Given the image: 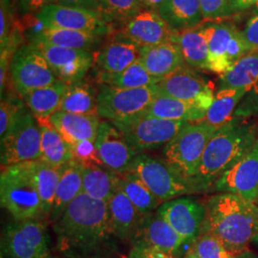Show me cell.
Listing matches in <instances>:
<instances>
[{
    "label": "cell",
    "instance_id": "1",
    "mask_svg": "<svg viewBox=\"0 0 258 258\" xmlns=\"http://www.w3.org/2000/svg\"><path fill=\"white\" fill-rule=\"evenodd\" d=\"M52 225L55 249L64 257L112 258L117 251L107 203L86 194H80Z\"/></svg>",
    "mask_w": 258,
    "mask_h": 258
},
{
    "label": "cell",
    "instance_id": "2",
    "mask_svg": "<svg viewBox=\"0 0 258 258\" xmlns=\"http://www.w3.org/2000/svg\"><path fill=\"white\" fill-rule=\"evenodd\" d=\"M206 204L202 232L211 233L235 257L258 234V205L237 194H219Z\"/></svg>",
    "mask_w": 258,
    "mask_h": 258
},
{
    "label": "cell",
    "instance_id": "3",
    "mask_svg": "<svg viewBox=\"0 0 258 258\" xmlns=\"http://www.w3.org/2000/svg\"><path fill=\"white\" fill-rule=\"evenodd\" d=\"M258 138L256 123L233 117L216 129L207 148L196 179L210 191L219 177L244 156Z\"/></svg>",
    "mask_w": 258,
    "mask_h": 258
},
{
    "label": "cell",
    "instance_id": "4",
    "mask_svg": "<svg viewBox=\"0 0 258 258\" xmlns=\"http://www.w3.org/2000/svg\"><path fill=\"white\" fill-rule=\"evenodd\" d=\"M129 171L138 176L163 203L184 195L209 191L196 178L185 177L164 159L146 153L136 157Z\"/></svg>",
    "mask_w": 258,
    "mask_h": 258
},
{
    "label": "cell",
    "instance_id": "5",
    "mask_svg": "<svg viewBox=\"0 0 258 258\" xmlns=\"http://www.w3.org/2000/svg\"><path fill=\"white\" fill-rule=\"evenodd\" d=\"M1 206L16 221L40 219L42 205L26 163L1 168Z\"/></svg>",
    "mask_w": 258,
    "mask_h": 258
},
{
    "label": "cell",
    "instance_id": "6",
    "mask_svg": "<svg viewBox=\"0 0 258 258\" xmlns=\"http://www.w3.org/2000/svg\"><path fill=\"white\" fill-rule=\"evenodd\" d=\"M216 127L205 122H187L163 148V159L188 178H196L204 151Z\"/></svg>",
    "mask_w": 258,
    "mask_h": 258
},
{
    "label": "cell",
    "instance_id": "7",
    "mask_svg": "<svg viewBox=\"0 0 258 258\" xmlns=\"http://www.w3.org/2000/svg\"><path fill=\"white\" fill-rule=\"evenodd\" d=\"M138 153L165 147L187 121L158 119L144 113L110 121Z\"/></svg>",
    "mask_w": 258,
    "mask_h": 258
},
{
    "label": "cell",
    "instance_id": "8",
    "mask_svg": "<svg viewBox=\"0 0 258 258\" xmlns=\"http://www.w3.org/2000/svg\"><path fill=\"white\" fill-rule=\"evenodd\" d=\"M1 141V168L40 160L41 132L36 117L25 106Z\"/></svg>",
    "mask_w": 258,
    "mask_h": 258
},
{
    "label": "cell",
    "instance_id": "9",
    "mask_svg": "<svg viewBox=\"0 0 258 258\" xmlns=\"http://www.w3.org/2000/svg\"><path fill=\"white\" fill-rule=\"evenodd\" d=\"M50 235L40 219L16 221L1 235V258H44L50 249Z\"/></svg>",
    "mask_w": 258,
    "mask_h": 258
},
{
    "label": "cell",
    "instance_id": "10",
    "mask_svg": "<svg viewBox=\"0 0 258 258\" xmlns=\"http://www.w3.org/2000/svg\"><path fill=\"white\" fill-rule=\"evenodd\" d=\"M158 93L157 84L132 89L100 84L98 90V115L108 121L139 115L147 110Z\"/></svg>",
    "mask_w": 258,
    "mask_h": 258
},
{
    "label": "cell",
    "instance_id": "11",
    "mask_svg": "<svg viewBox=\"0 0 258 258\" xmlns=\"http://www.w3.org/2000/svg\"><path fill=\"white\" fill-rule=\"evenodd\" d=\"M11 80L22 97L36 89L55 83L57 79L39 48L27 43L14 54L10 64Z\"/></svg>",
    "mask_w": 258,
    "mask_h": 258
},
{
    "label": "cell",
    "instance_id": "12",
    "mask_svg": "<svg viewBox=\"0 0 258 258\" xmlns=\"http://www.w3.org/2000/svg\"><path fill=\"white\" fill-rule=\"evenodd\" d=\"M158 213L184 239L191 244L202 232L206 219V204L194 197H179L162 204Z\"/></svg>",
    "mask_w": 258,
    "mask_h": 258
},
{
    "label": "cell",
    "instance_id": "13",
    "mask_svg": "<svg viewBox=\"0 0 258 258\" xmlns=\"http://www.w3.org/2000/svg\"><path fill=\"white\" fill-rule=\"evenodd\" d=\"M37 15L47 28H63L101 37L110 34L112 30L110 24L94 10L49 4Z\"/></svg>",
    "mask_w": 258,
    "mask_h": 258
},
{
    "label": "cell",
    "instance_id": "14",
    "mask_svg": "<svg viewBox=\"0 0 258 258\" xmlns=\"http://www.w3.org/2000/svg\"><path fill=\"white\" fill-rule=\"evenodd\" d=\"M157 86L161 95L194 103L207 111L215 96L210 83L186 66L162 79Z\"/></svg>",
    "mask_w": 258,
    "mask_h": 258
},
{
    "label": "cell",
    "instance_id": "15",
    "mask_svg": "<svg viewBox=\"0 0 258 258\" xmlns=\"http://www.w3.org/2000/svg\"><path fill=\"white\" fill-rule=\"evenodd\" d=\"M129 243L132 247L155 249L173 257L185 244L157 211L143 215Z\"/></svg>",
    "mask_w": 258,
    "mask_h": 258
},
{
    "label": "cell",
    "instance_id": "16",
    "mask_svg": "<svg viewBox=\"0 0 258 258\" xmlns=\"http://www.w3.org/2000/svg\"><path fill=\"white\" fill-rule=\"evenodd\" d=\"M213 189L220 194H237L257 204L258 138L249 151L219 177Z\"/></svg>",
    "mask_w": 258,
    "mask_h": 258
},
{
    "label": "cell",
    "instance_id": "17",
    "mask_svg": "<svg viewBox=\"0 0 258 258\" xmlns=\"http://www.w3.org/2000/svg\"><path fill=\"white\" fill-rule=\"evenodd\" d=\"M33 44L39 48L56 79L68 85L83 81L95 61L89 50L53 46L43 42Z\"/></svg>",
    "mask_w": 258,
    "mask_h": 258
},
{
    "label": "cell",
    "instance_id": "18",
    "mask_svg": "<svg viewBox=\"0 0 258 258\" xmlns=\"http://www.w3.org/2000/svg\"><path fill=\"white\" fill-rule=\"evenodd\" d=\"M102 165L120 174L130 169L138 153L110 121H102L95 142Z\"/></svg>",
    "mask_w": 258,
    "mask_h": 258
},
{
    "label": "cell",
    "instance_id": "19",
    "mask_svg": "<svg viewBox=\"0 0 258 258\" xmlns=\"http://www.w3.org/2000/svg\"><path fill=\"white\" fill-rule=\"evenodd\" d=\"M120 33L140 47H149L167 41L175 42L179 32L170 27L157 11L142 9L121 27Z\"/></svg>",
    "mask_w": 258,
    "mask_h": 258
},
{
    "label": "cell",
    "instance_id": "20",
    "mask_svg": "<svg viewBox=\"0 0 258 258\" xmlns=\"http://www.w3.org/2000/svg\"><path fill=\"white\" fill-rule=\"evenodd\" d=\"M141 47L128 37L118 33L102 46L95 57L101 73H119L140 58Z\"/></svg>",
    "mask_w": 258,
    "mask_h": 258
},
{
    "label": "cell",
    "instance_id": "21",
    "mask_svg": "<svg viewBox=\"0 0 258 258\" xmlns=\"http://www.w3.org/2000/svg\"><path fill=\"white\" fill-rule=\"evenodd\" d=\"M139 60L149 74L161 80L186 64L180 47L174 41L141 47Z\"/></svg>",
    "mask_w": 258,
    "mask_h": 258
},
{
    "label": "cell",
    "instance_id": "22",
    "mask_svg": "<svg viewBox=\"0 0 258 258\" xmlns=\"http://www.w3.org/2000/svg\"><path fill=\"white\" fill-rule=\"evenodd\" d=\"M50 120L70 146L83 141L95 143L102 122L99 116L74 114L64 111H56L50 117Z\"/></svg>",
    "mask_w": 258,
    "mask_h": 258
},
{
    "label": "cell",
    "instance_id": "23",
    "mask_svg": "<svg viewBox=\"0 0 258 258\" xmlns=\"http://www.w3.org/2000/svg\"><path fill=\"white\" fill-rule=\"evenodd\" d=\"M107 209L111 228L115 237L129 243L143 215L121 190L119 184L107 202Z\"/></svg>",
    "mask_w": 258,
    "mask_h": 258
},
{
    "label": "cell",
    "instance_id": "24",
    "mask_svg": "<svg viewBox=\"0 0 258 258\" xmlns=\"http://www.w3.org/2000/svg\"><path fill=\"white\" fill-rule=\"evenodd\" d=\"M144 114L163 120L197 122L205 119L207 110L194 103L158 93Z\"/></svg>",
    "mask_w": 258,
    "mask_h": 258
},
{
    "label": "cell",
    "instance_id": "25",
    "mask_svg": "<svg viewBox=\"0 0 258 258\" xmlns=\"http://www.w3.org/2000/svg\"><path fill=\"white\" fill-rule=\"evenodd\" d=\"M83 194V165L72 160L62 169L49 220L56 221L75 199Z\"/></svg>",
    "mask_w": 258,
    "mask_h": 258
},
{
    "label": "cell",
    "instance_id": "26",
    "mask_svg": "<svg viewBox=\"0 0 258 258\" xmlns=\"http://www.w3.org/2000/svg\"><path fill=\"white\" fill-rule=\"evenodd\" d=\"M37 120L41 132L40 160L57 169L64 167L73 160L70 145L55 129L50 118L37 119Z\"/></svg>",
    "mask_w": 258,
    "mask_h": 258
},
{
    "label": "cell",
    "instance_id": "27",
    "mask_svg": "<svg viewBox=\"0 0 258 258\" xmlns=\"http://www.w3.org/2000/svg\"><path fill=\"white\" fill-rule=\"evenodd\" d=\"M157 12L176 32L197 27L204 19L200 0H166Z\"/></svg>",
    "mask_w": 258,
    "mask_h": 258
},
{
    "label": "cell",
    "instance_id": "28",
    "mask_svg": "<svg viewBox=\"0 0 258 258\" xmlns=\"http://www.w3.org/2000/svg\"><path fill=\"white\" fill-rule=\"evenodd\" d=\"M236 28L227 23H206L205 30L209 42L210 71L224 74L231 66L228 58V48Z\"/></svg>",
    "mask_w": 258,
    "mask_h": 258
},
{
    "label": "cell",
    "instance_id": "29",
    "mask_svg": "<svg viewBox=\"0 0 258 258\" xmlns=\"http://www.w3.org/2000/svg\"><path fill=\"white\" fill-rule=\"evenodd\" d=\"M26 165L40 197L43 217L50 218L55 201L56 187L62 174L63 167L57 169L47 165L41 160L26 162Z\"/></svg>",
    "mask_w": 258,
    "mask_h": 258
},
{
    "label": "cell",
    "instance_id": "30",
    "mask_svg": "<svg viewBox=\"0 0 258 258\" xmlns=\"http://www.w3.org/2000/svg\"><path fill=\"white\" fill-rule=\"evenodd\" d=\"M175 42L180 47L186 64L210 70L209 42L205 24L179 32Z\"/></svg>",
    "mask_w": 258,
    "mask_h": 258
},
{
    "label": "cell",
    "instance_id": "31",
    "mask_svg": "<svg viewBox=\"0 0 258 258\" xmlns=\"http://www.w3.org/2000/svg\"><path fill=\"white\" fill-rule=\"evenodd\" d=\"M118 186V173L101 165L83 166V194L107 203Z\"/></svg>",
    "mask_w": 258,
    "mask_h": 258
},
{
    "label": "cell",
    "instance_id": "32",
    "mask_svg": "<svg viewBox=\"0 0 258 258\" xmlns=\"http://www.w3.org/2000/svg\"><path fill=\"white\" fill-rule=\"evenodd\" d=\"M67 85L57 80L51 85L28 93L22 97V100L37 119L50 118L56 111L59 110Z\"/></svg>",
    "mask_w": 258,
    "mask_h": 258
},
{
    "label": "cell",
    "instance_id": "33",
    "mask_svg": "<svg viewBox=\"0 0 258 258\" xmlns=\"http://www.w3.org/2000/svg\"><path fill=\"white\" fill-rule=\"evenodd\" d=\"M82 114V115H98V91L91 84L85 82L72 83L67 85L59 110Z\"/></svg>",
    "mask_w": 258,
    "mask_h": 258
},
{
    "label": "cell",
    "instance_id": "34",
    "mask_svg": "<svg viewBox=\"0 0 258 258\" xmlns=\"http://www.w3.org/2000/svg\"><path fill=\"white\" fill-rule=\"evenodd\" d=\"M258 82V49H252L220 76L222 88L250 89Z\"/></svg>",
    "mask_w": 258,
    "mask_h": 258
},
{
    "label": "cell",
    "instance_id": "35",
    "mask_svg": "<svg viewBox=\"0 0 258 258\" xmlns=\"http://www.w3.org/2000/svg\"><path fill=\"white\" fill-rule=\"evenodd\" d=\"M246 88H222L214 96L211 107L203 121L219 128L233 118V112L242 99L249 92Z\"/></svg>",
    "mask_w": 258,
    "mask_h": 258
},
{
    "label": "cell",
    "instance_id": "36",
    "mask_svg": "<svg viewBox=\"0 0 258 258\" xmlns=\"http://www.w3.org/2000/svg\"><path fill=\"white\" fill-rule=\"evenodd\" d=\"M118 184L142 215L155 212L163 204L138 176L129 170L118 174Z\"/></svg>",
    "mask_w": 258,
    "mask_h": 258
},
{
    "label": "cell",
    "instance_id": "37",
    "mask_svg": "<svg viewBox=\"0 0 258 258\" xmlns=\"http://www.w3.org/2000/svg\"><path fill=\"white\" fill-rule=\"evenodd\" d=\"M101 36L63 28H46V30L33 43L43 42L53 46L91 50L100 43Z\"/></svg>",
    "mask_w": 258,
    "mask_h": 258
},
{
    "label": "cell",
    "instance_id": "38",
    "mask_svg": "<svg viewBox=\"0 0 258 258\" xmlns=\"http://www.w3.org/2000/svg\"><path fill=\"white\" fill-rule=\"evenodd\" d=\"M98 82L100 84H107L117 88L132 89L155 85L161 82V79L149 74L138 59L136 62L132 63L119 73L110 74L99 72Z\"/></svg>",
    "mask_w": 258,
    "mask_h": 258
},
{
    "label": "cell",
    "instance_id": "39",
    "mask_svg": "<svg viewBox=\"0 0 258 258\" xmlns=\"http://www.w3.org/2000/svg\"><path fill=\"white\" fill-rule=\"evenodd\" d=\"M141 10V0H99L97 11L111 26L120 24L122 27Z\"/></svg>",
    "mask_w": 258,
    "mask_h": 258
},
{
    "label": "cell",
    "instance_id": "40",
    "mask_svg": "<svg viewBox=\"0 0 258 258\" xmlns=\"http://www.w3.org/2000/svg\"><path fill=\"white\" fill-rule=\"evenodd\" d=\"M188 250L200 258H235L219 240L207 232L201 233L194 240Z\"/></svg>",
    "mask_w": 258,
    "mask_h": 258
},
{
    "label": "cell",
    "instance_id": "41",
    "mask_svg": "<svg viewBox=\"0 0 258 258\" xmlns=\"http://www.w3.org/2000/svg\"><path fill=\"white\" fill-rule=\"evenodd\" d=\"M205 20L227 19L237 13L235 0H200Z\"/></svg>",
    "mask_w": 258,
    "mask_h": 258
},
{
    "label": "cell",
    "instance_id": "42",
    "mask_svg": "<svg viewBox=\"0 0 258 258\" xmlns=\"http://www.w3.org/2000/svg\"><path fill=\"white\" fill-rule=\"evenodd\" d=\"M23 103L19 100L1 99L0 104V139L5 138L13 127Z\"/></svg>",
    "mask_w": 258,
    "mask_h": 258
},
{
    "label": "cell",
    "instance_id": "43",
    "mask_svg": "<svg viewBox=\"0 0 258 258\" xmlns=\"http://www.w3.org/2000/svg\"><path fill=\"white\" fill-rule=\"evenodd\" d=\"M71 147L73 159L83 166L85 165H101L103 166L98 156L95 143L90 141H83Z\"/></svg>",
    "mask_w": 258,
    "mask_h": 258
},
{
    "label": "cell",
    "instance_id": "44",
    "mask_svg": "<svg viewBox=\"0 0 258 258\" xmlns=\"http://www.w3.org/2000/svg\"><path fill=\"white\" fill-rule=\"evenodd\" d=\"M20 27L24 38H27L29 43H33L46 30L44 22L37 17V14L22 15L19 19Z\"/></svg>",
    "mask_w": 258,
    "mask_h": 258
},
{
    "label": "cell",
    "instance_id": "45",
    "mask_svg": "<svg viewBox=\"0 0 258 258\" xmlns=\"http://www.w3.org/2000/svg\"><path fill=\"white\" fill-rule=\"evenodd\" d=\"M251 50L252 48L246 41L242 32L238 31V29H235L228 48V58L231 66L237 62L241 57L248 54Z\"/></svg>",
    "mask_w": 258,
    "mask_h": 258
},
{
    "label": "cell",
    "instance_id": "46",
    "mask_svg": "<svg viewBox=\"0 0 258 258\" xmlns=\"http://www.w3.org/2000/svg\"><path fill=\"white\" fill-rule=\"evenodd\" d=\"M12 9L7 8L5 5L1 4L0 9V43L5 44L9 39L10 34L14 24L12 23Z\"/></svg>",
    "mask_w": 258,
    "mask_h": 258
},
{
    "label": "cell",
    "instance_id": "47",
    "mask_svg": "<svg viewBox=\"0 0 258 258\" xmlns=\"http://www.w3.org/2000/svg\"><path fill=\"white\" fill-rule=\"evenodd\" d=\"M242 34L252 49H258V16L249 19Z\"/></svg>",
    "mask_w": 258,
    "mask_h": 258
},
{
    "label": "cell",
    "instance_id": "48",
    "mask_svg": "<svg viewBox=\"0 0 258 258\" xmlns=\"http://www.w3.org/2000/svg\"><path fill=\"white\" fill-rule=\"evenodd\" d=\"M53 0H19V8L22 15L37 14Z\"/></svg>",
    "mask_w": 258,
    "mask_h": 258
},
{
    "label": "cell",
    "instance_id": "49",
    "mask_svg": "<svg viewBox=\"0 0 258 258\" xmlns=\"http://www.w3.org/2000/svg\"><path fill=\"white\" fill-rule=\"evenodd\" d=\"M127 258H175L155 249L132 247Z\"/></svg>",
    "mask_w": 258,
    "mask_h": 258
},
{
    "label": "cell",
    "instance_id": "50",
    "mask_svg": "<svg viewBox=\"0 0 258 258\" xmlns=\"http://www.w3.org/2000/svg\"><path fill=\"white\" fill-rule=\"evenodd\" d=\"M52 4L97 11L99 0H53Z\"/></svg>",
    "mask_w": 258,
    "mask_h": 258
},
{
    "label": "cell",
    "instance_id": "51",
    "mask_svg": "<svg viewBox=\"0 0 258 258\" xmlns=\"http://www.w3.org/2000/svg\"><path fill=\"white\" fill-rule=\"evenodd\" d=\"M166 0H141L142 9L158 11Z\"/></svg>",
    "mask_w": 258,
    "mask_h": 258
},
{
    "label": "cell",
    "instance_id": "52",
    "mask_svg": "<svg viewBox=\"0 0 258 258\" xmlns=\"http://www.w3.org/2000/svg\"><path fill=\"white\" fill-rule=\"evenodd\" d=\"M257 2L258 0H235L236 12H241V11L252 8Z\"/></svg>",
    "mask_w": 258,
    "mask_h": 258
},
{
    "label": "cell",
    "instance_id": "53",
    "mask_svg": "<svg viewBox=\"0 0 258 258\" xmlns=\"http://www.w3.org/2000/svg\"><path fill=\"white\" fill-rule=\"evenodd\" d=\"M235 258H258L257 255H255L253 252L249 251V250H246L244 251L243 253H241L238 256H236Z\"/></svg>",
    "mask_w": 258,
    "mask_h": 258
},
{
    "label": "cell",
    "instance_id": "54",
    "mask_svg": "<svg viewBox=\"0 0 258 258\" xmlns=\"http://www.w3.org/2000/svg\"><path fill=\"white\" fill-rule=\"evenodd\" d=\"M184 258H200L199 256H197L196 254H194V252H191L190 250H188L187 249V251H186V253H185V255H184Z\"/></svg>",
    "mask_w": 258,
    "mask_h": 258
},
{
    "label": "cell",
    "instance_id": "55",
    "mask_svg": "<svg viewBox=\"0 0 258 258\" xmlns=\"http://www.w3.org/2000/svg\"><path fill=\"white\" fill-rule=\"evenodd\" d=\"M1 4L5 5L7 8L12 9V0H1Z\"/></svg>",
    "mask_w": 258,
    "mask_h": 258
},
{
    "label": "cell",
    "instance_id": "56",
    "mask_svg": "<svg viewBox=\"0 0 258 258\" xmlns=\"http://www.w3.org/2000/svg\"><path fill=\"white\" fill-rule=\"evenodd\" d=\"M252 15H253V17L258 16V2L252 7Z\"/></svg>",
    "mask_w": 258,
    "mask_h": 258
},
{
    "label": "cell",
    "instance_id": "57",
    "mask_svg": "<svg viewBox=\"0 0 258 258\" xmlns=\"http://www.w3.org/2000/svg\"><path fill=\"white\" fill-rule=\"evenodd\" d=\"M44 258H66V257H64V256H62V255H61V256H59V255H54V254H51V253H48V254H47L46 256H45V257Z\"/></svg>",
    "mask_w": 258,
    "mask_h": 258
},
{
    "label": "cell",
    "instance_id": "58",
    "mask_svg": "<svg viewBox=\"0 0 258 258\" xmlns=\"http://www.w3.org/2000/svg\"><path fill=\"white\" fill-rule=\"evenodd\" d=\"M252 242H253V243H255L256 245H258V234L257 235H255V236L253 237V239H252Z\"/></svg>",
    "mask_w": 258,
    "mask_h": 258
}]
</instances>
